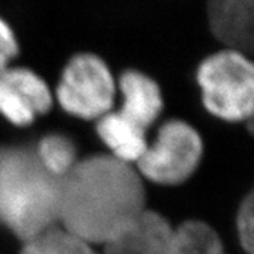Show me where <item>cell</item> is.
<instances>
[{
	"label": "cell",
	"instance_id": "cell-12",
	"mask_svg": "<svg viewBox=\"0 0 254 254\" xmlns=\"http://www.w3.org/2000/svg\"><path fill=\"white\" fill-rule=\"evenodd\" d=\"M34 153L43 168L57 180L64 178L78 163L75 145L68 137L63 134H48L43 137Z\"/></svg>",
	"mask_w": 254,
	"mask_h": 254
},
{
	"label": "cell",
	"instance_id": "cell-11",
	"mask_svg": "<svg viewBox=\"0 0 254 254\" xmlns=\"http://www.w3.org/2000/svg\"><path fill=\"white\" fill-rule=\"evenodd\" d=\"M20 254H103L95 246L68 232L60 225L23 242Z\"/></svg>",
	"mask_w": 254,
	"mask_h": 254
},
{
	"label": "cell",
	"instance_id": "cell-8",
	"mask_svg": "<svg viewBox=\"0 0 254 254\" xmlns=\"http://www.w3.org/2000/svg\"><path fill=\"white\" fill-rule=\"evenodd\" d=\"M206 20L223 48L250 55L254 44V0H208Z\"/></svg>",
	"mask_w": 254,
	"mask_h": 254
},
{
	"label": "cell",
	"instance_id": "cell-2",
	"mask_svg": "<svg viewBox=\"0 0 254 254\" xmlns=\"http://www.w3.org/2000/svg\"><path fill=\"white\" fill-rule=\"evenodd\" d=\"M60 180L47 173L34 150L0 147V225L26 242L58 225Z\"/></svg>",
	"mask_w": 254,
	"mask_h": 254
},
{
	"label": "cell",
	"instance_id": "cell-3",
	"mask_svg": "<svg viewBox=\"0 0 254 254\" xmlns=\"http://www.w3.org/2000/svg\"><path fill=\"white\" fill-rule=\"evenodd\" d=\"M103 254H225L216 230L200 220L173 226L161 213L145 209Z\"/></svg>",
	"mask_w": 254,
	"mask_h": 254
},
{
	"label": "cell",
	"instance_id": "cell-4",
	"mask_svg": "<svg viewBox=\"0 0 254 254\" xmlns=\"http://www.w3.org/2000/svg\"><path fill=\"white\" fill-rule=\"evenodd\" d=\"M250 55L222 48L198 66L196 81L209 113L227 122L252 116L254 103V66Z\"/></svg>",
	"mask_w": 254,
	"mask_h": 254
},
{
	"label": "cell",
	"instance_id": "cell-5",
	"mask_svg": "<svg viewBox=\"0 0 254 254\" xmlns=\"http://www.w3.org/2000/svg\"><path fill=\"white\" fill-rule=\"evenodd\" d=\"M57 100L66 113L81 119H99L109 113L116 96V81L99 55H73L57 86Z\"/></svg>",
	"mask_w": 254,
	"mask_h": 254
},
{
	"label": "cell",
	"instance_id": "cell-1",
	"mask_svg": "<svg viewBox=\"0 0 254 254\" xmlns=\"http://www.w3.org/2000/svg\"><path fill=\"white\" fill-rule=\"evenodd\" d=\"M145 209L143 178L113 155L78 160L60 180L58 225L93 246L105 247Z\"/></svg>",
	"mask_w": 254,
	"mask_h": 254
},
{
	"label": "cell",
	"instance_id": "cell-14",
	"mask_svg": "<svg viewBox=\"0 0 254 254\" xmlns=\"http://www.w3.org/2000/svg\"><path fill=\"white\" fill-rule=\"evenodd\" d=\"M18 41L10 24L0 17V72L9 68L11 61L18 55Z\"/></svg>",
	"mask_w": 254,
	"mask_h": 254
},
{
	"label": "cell",
	"instance_id": "cell-9",
	"mask_svg": "<svg viewBox=\"0 0 254 254\" xmlns=\"http://www.w3.org/2000/svg\"><path fill=\"white\" fill-rule=\"evenodd\" d=\"M122 108L119 112L143 128H148L163 110V95L158 83L148 75L127 69L119 78Z\"/></svg>",
	"mask_w": 254,
	"mask_h": 254
},
{
	"label": "cell",
	"instance_id": "cell-6",
	"mask_svg": "<svg viewBox=\"0 0 254 254\" xmlns=\"http://www.w3.org/2000/svg\"><path fill=\"white\" fill-rule=\"evenodd\" d=\"M203 144L199 133L182 120H168L160 127L153 144L137 160L141 178L160 185L187 181L199 165Z\"/></svg>",
	"mask_w": 254,
	"mask_h": 254
},
{
	"label": "cell",
	"instance_id": "cell-7",
	"mask_svg": "<svg viewBox=\"0 0 254 254\" xmlns=\"http://www.w3.org/2000/svg\"><path fill=\"white\" fill-rule=\"evenodd\" d=\"M53 105L47 82L24 66H9L0 72V115L16 126L31 125Z\"/></svg>",
	"mask_w": 254,
	"mask_h": 254
},
{
	"label": "cell",
	"instance_id": "cell-10",
	"mask_svg": "<svg viewBox=\"0 0 254 254\" xmlns=\"http://www.w3.org/2000/svg\"><path fill=\"white\" fill-rule=\"evenodd\" d=\"M96 131L100 140L110 150V155L125 163L136 164L145 151L148 141L145 128L122 115L119 110L98 119Z\"/></svg>",
	"mask_w": 254,
	"mask_h": 254
},
{
	"label": "cell",
	"instance_id": "cell-13",
	"mask_svg": "<svg viewBox=\"0 0 254 254\" xmlns=\"http://www.w3.org/2000/svg\"><path fill=\"white\" fill-rule=\"evenodd\" d=\"M236 229L239 242L246 253L253 254L254 249V202L253 195L249 193L237 210Z\"/></svg>",
	"mask_w": 254,
	"mask_h": 254
}]
</instances>
